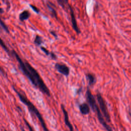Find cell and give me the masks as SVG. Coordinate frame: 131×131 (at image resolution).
I'll return each mask as SVG.
<instances>
[{"label": "cell", "mask_w": 131, "mask_h": 131, "mask_svg": "<svg viewBox=\"0 0 131 131\" xmlns=\"http://www.w3.org/2000/svg\"><path fill=\"white\" fill-rule=\"evenodd\" d=\"M11 54L16 58L18 63L19 69L34 86L38 89L43 94L50 97V91L37 71L27 61L23 60L15 50L11 51Z\"/></svg>", "instance_id": "6da1fadb"}, {"label": "cell", "mask_w": 131, "mask_h": 131, "mask_svg": "<svg viewBox=\"0 0 131 131\" xmlns=\"http://www.w3.org/2000/svg\"><path fill=\"white\" fill-rule=\"evenodd\" d=\"M12 88L14 91L17 95L19 100L22 102L23 103L27 106L30 113L31 115H33L34 117L35 116L38 119L43 131H49L41 114L36 107L34 105V104L28 98L25 93L24 92L18 90V89L14 85H12Z\"/></svg>", "instance_id": "7a4b0ae2"}, {"label": "cell", "mask_w": 131, "mask_h": 131, "mask_svg": "<svg viewBox=\"0 0 131 131\" xmlns=\"http://www.w3.org/2000/svg\"><path fill=\"white\" fill-rule=\"evenodd\" d=\"M96 98L99 106V108L101 113L103 114V116L104 118L105 121L108 122H111V117L105 100L104 99L101 94L99 93H98L97 94Z\"/></svg>", "instance_id": "3957f363"}, {"label": "cell", "mask_w": 131, "mask_h": 131, "mask_svg": "<svg viewBox=\"0 0 131 131\" xmlns=\"http://www.w3.org/2000/svg\"><path fill=\"white\" fill-rule=\"evenodd\" d=\"M94 112L96 113L97 117L98 118V119L100 123L103 126V127L106 130V131H113V129H112V128L106 123V121L104 119V118L103 117V115L102 114L98 105L95 108Z\"/></svg>", "instance_id": "277c9868"}, {"label": "cell", "mask_w": 131, "mask_h": 131, "mask_svg": "<svg viewBox=\"0 0 131 131\" xmlns=\"http://www.w3.org/2000/svg\"><path fill=\"white\" fill-rule=\"evenodd\" d=\"M85 96H86V100L88 101V104L89 105L90 107L92 109V110L94 112L95 108L98 105L97 104L96 99L94 96H93V95L92 94L89 88H87L86 93H85Z\"/></svg>", "instance_id": "5b68a950"}, {"label": "cell", "mask_w": 131, "mask_h": 131, "mask_svg": "<svg viewBox=\"0 0 131 131\" xmlns=\"http://www.w3.org/2000/svg\"><path fill=\"white\" fill-rule=\"evenodd\" d=\"M55 68L57 72L66 76H69L70 74V69L64 63L57 62L55 64Z\"/></svg>", "instance_id": "8992f818"}, {"label": "cell", "mask_w": 131, "mask_h": 131, "mask_svg": "<svg viewBox=\"0 0 131 131\" xmlns=\"http://www.w3.org/2000/svg\"><path fill=\"white\" fill-rule=\"evenodd\" d=\"M68 6H69V10H70V16H71L72 28L74 29V30L76 32V33L77 34H79L80 33V29L79 28V27L77 25V21H76V19L75 15L74 13V11L73 10V8H72V6L70 5L69 4Z\"/></svg>", "instance_id": "52a82bcc"}, {"label": "cell", "mask_w": 131, "mask_h": 131, "mask_svg": "<svg viewBox=\"0 0 131 131\" xmlns=\"http://www.w3.org/2000/svg\"><path fill=\"white\" fill-rule=\"evenodd\" d=\"M61 108L62 110V111L63 112V116H64V123L67 126V127L69 128L70 131H74V128L73 127L72 124H71V123L70 122V120H69V115H68V112L66 111V108L64 107V105L63 104L61 105Z\"/></svg>", "instance_id": "ba28073f"}, {"label": "cell", "mask_w": 131, "mask_h": 131, "mask_svg": "<svg viewBox=\"0 0 131 131\" xmlns=\"http://www.w3.org/2000/svg\"><path fill=\"white\" fill-rule=\"evenodd\" d=\"M79 108L80 112L82 115H88L90 112V107L86 103H83L80 104Z\"/></svg>", "instance_id": "9c48e42d"}, {"label": "cell", "mask_w": 131, "mask_h": 131, "mask_svg": "<svg viewBox=\"0 0 131 131\" xmlns=\"http://www.w3.org/2000/svg\"><path fill=\"white\" fill-rule=\"evenodd\" d=\"M86 79L88 82L89 86L94 85L96 82V77L94 74L90 73H88L85 74Z\"/></svg>", "instance_id": "30bf717a"}, {"label": "cell", "mask_w": 131, "mask_h": 131, "mask_svg": "<svg viewBox=\"0 0 131 131\" xmlns=\"http://www.w3.org/2000/svg\"><path fill=\"white\" fill-rule=\"evenodd\" d=\"M30 16V13L28 10H25L19 15V19L20 21H24L27 20Z\"/></svg>", "instance_id": "8fae6325"}, {"label": "cell", "mask_w": 131, "mask_h": 131, "mask_svg": "<svg viewBox=\"0 0 131 131\" xmlns=\"http://www.w3.org/2000/svg\"><path fill=\"white\" fill-rule=\"evenodd\" d=\"M52 5H53V4L51 2H48L47 3V7H48L49 11L50 12L52 16L54 17V18H55L56 19H57V12L55 10V9L54 8V7H53Z\"/></svg>", "instance_id": "7c38bea8"}, {"label": "cell", "mask_w": 131, "mask_h": 131, "mask_svg": "<svg viewBox=\"0 0 131 131\" xmlns=\"http://www.w3.org/2000/svg\"><path fill=\"white\" fill-rule=\"evenodd\" d=\"M0 46L3 49V50L9 55V56L11 55V51L9 49V48L7 47V46L6 45L5 43L3 41V40L0 37Z\"/></svg>", "instance_id": "4fadbf2b"}, {"label": "cell", "mask_w": 131, "mask_h": 131, "mask_svg": "<svg viewBox=\"0 0 131 131\" xmlns=\"http://www.w3.org/2000/svg\"><path fill=\"white\" fill-rule=\"evenodd\" d=\"M34 43L36 46H40L43 43V40L41 36L39 35H36L35 37L34 40Z\"/></svg>", "instance_id": "5bb4252c"}, {"label": "cell", "mask_w": 131, "mask_h": 131, "mask_svg": "<svg viewBox=\"0 0 131 131\" xmlns=\"http://www.w3.org/2000/svg\"><path fill=\"white\" fill-rule=\"evenodd\" d=\"M0 29L4 30L7 33H9V30L7 26L0 18Z\"/></svg>", "instance_id": "9a60e30c"}, {"label": "cell", "mask_w": 131, "mask_h": 131, "mask_svg": "<svg viewBox=\"0 0 131 131\" xmlns=\"http://www.w3.org/2000/svg\"><path fill=\"white\" fill-rule=\"evenodd\" d=\"M57 2L58 3V4L61 7H62V8L63 9H65L66 6L67 5H69V4H68L69 0H57Z\"/></svg>", "instance_id": "2e32d148"}, {"label": "cell", "mask_w": 131, "mask_h": 131, "mask_svg": "<svg viewBox=\"0 0 131 131\" xmlns=\"http://www.w3.org/2000/svg\"><path fill=\"white\" fill-rule=\"evenodd\" d=\"M24 122L25 123V124L28 127V128L29 129V131H35V130L34 129L33 127L29 124V123L26 120L25 118H24Z\"/></svg>", "instance_id": "e0dca14e"}, {"label": "cell", "mask_w": 131, "mask_h": 131, "mask_svg": "<svg viewBox=\"0 0 131 131\" xmlns=\"http://www.w3.org/2000/svg\"><path fill=\"white\" fill-rule=\"evenodd\" d=\"M40 49L41 50V51L47 56H50V53L51 52H50L48 49H47L45 47H42V46H40Z\"/></svg>", "instance_id": "ac0fdd59"}, {"label": "cell", "mask_w": 131, "mask_h": 131, "mask_svg": "<svg viewBox=\"0 0 131 131\" xmlns=\"http://www.w3.org/2000/svg\"><path fill=\"white\" fill-rule=\"evenodd\" d=\"M29 6H30V7H31V8L35 13H37V14L39 13L40 10H39V9L37 7H36V6H34V5H31V4H30Z\"/></svg>", "instance_id": "d6986e66"}, {"label": "cell", "mask_w": 131, "mask_h": 131, "mask_svg": "<svg viewBox=\"0 0 131 131\" xmlns=\"http://www.w3.org/2000/svg\"><path fill=\"white\" fill-rule=\"evenodd\" d=\"M50 56L51 58L52 59H53V60H55V59H56L57 58V56L56 55V54H54V53H53V52H51Z\"/></svg>", "instance_id": "ffe728a7"}, {"label": "cell", "mask_w": 131, "mask_h": 131, "mask_svg": "<svg viewBox=\"0 0 131 131\" xmlns=\"http://www.w3.org/2000/svg\"><path fill=\"white\" fill-rule=\"evenodd\" d=\"M50 33L55 38H58V36H57V33H56V32L55 31H53V30H52L50 31Z\"/></svg>", "instance_id": "44dd1931"}, {"label": "cell", "mask_w": 131, "mask_h": 131, "mask_svg": "<svg viewBox=\"0 0 131 131\" xmlns=\"http://www.w3.org/2000/svg\"><path fill=\"white\" fill-rule=\"evenodd\" d=\"M1 3H0V13H1V14H2V13H3L4 12V9L1 7Z\"/></svg>", "instance_id": "7402d4cb"}, {"label": "cell", "mask_w": 131, "mask_h": 131, "mask_svg": "<svg viewBox=\"0 0 131 131\" xmlns=\"http://www.w3.org/2000/svg\"><path fill=\"white\" fill-rule=\"evenodd\" d=\"M20 130H21V131H26L25 130V129L21 126L20 127Z\"/></svg>", "instance_id": "603a6c76"}, {"label": "cell", "mask_w": 131, "mask_h": 131, "mask_svg": "<svg viewBox=\"0 0 131 131\" xmlns=\"http://www.w3.org/2000/svg\"><path fill=\"white\" fill-rule=\"evenodd\" d=\"M129 114L130 116L131 117V111H129Z\"/></svg>", "instance_id": "cb8c5ba5"}, {"label": "cell", "mask_w": 131, "mask_h": 131, "mask_svg": "<svg viewBox=\"0 0 131 131\" xmlns=\"http://www.w3.org/2000/svg\"><path fill=\"white\" fill-rule=\"evenodd\" d=\"M4 131H7L6 129H4Z\"/></svg>", "instance_id": "d4e9b609"}]
</instances>
